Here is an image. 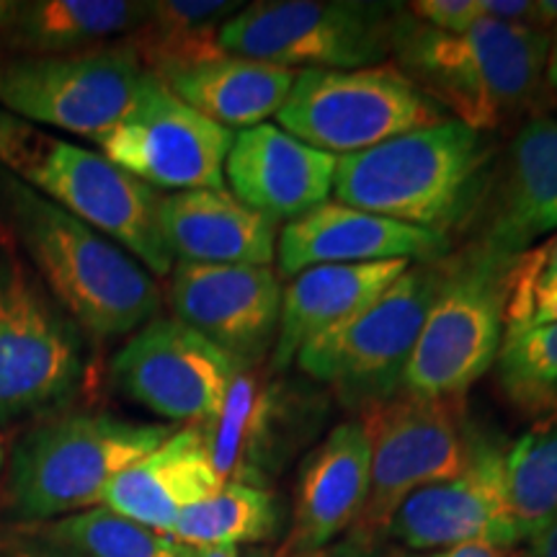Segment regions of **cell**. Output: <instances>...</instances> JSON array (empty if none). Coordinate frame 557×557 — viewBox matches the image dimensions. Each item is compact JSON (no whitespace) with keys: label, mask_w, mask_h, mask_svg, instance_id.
Wrapping results in <instances>:
<instances>
[{"label":"cell","mask_w":557,"mask_h":557,"mask_svg":"<svg viewBox=\"0 0 557 557\" xmlns=\"http://www.w3.org/2000/svg\"><path fill=\"white\" fill-rule=\"evenodd\" d=\"M37 529L75 549L81 557H197V549L178 542L173 534L135 524L103 506L39 524Z\"/></svg>","instance_id":"obj_30"},{"label":"cell","mask_w":557,"mask_h":557,"mask_svg":"<svg viewBox=\"0 0 557 557\" xmlns=\"http://www.w3.org/2000/svg\"><path fill=\"white\" fill-rule=\"evenodd\" d=\"M472 246L513 263L557 230V122L532 116L504 156L493 160L475 218Z\"/></svg>","instance_id":"obj_17"},{"label":"cell","mask_w":557,"mask_h":557,"mask_svg":"<svg viewBox=\"0 0 557 557\" xmlns=\"http://www.w3.org/2000/svg\"><path fill=\"white\" fill-rule=\"evenodd\" d=\"M158 225L173 261L207 267H269L276 225L230 191L160 194Z\"/></svg>","instance_id":"obj_22"},{"label":"cell","mask_w":557,"mask_h":557,"mask_svg":"<svg viewBox=\"0 0 557 557\" xmlns=\"http://www.w3.org/2000/svg\"><path fill=\"white\" fill-rule=\"evenodd\" d=\"M549 39L532 26L491 18H480L462 34H442L403 9L393 52L403 73L451 111V120L493 135L545 107Z\"/></svg>","instance_id":"obj_1"},{"label":"cell","mask_w":557,"mask_h":557,"mask_svg":"<svg viewBox=\"0 0 557 557\" xmlns=\"http://www.w3.org/2000/svg\"><path fill=\"white\" fill-rule=\"evenodd\" d=\"M511 263L478 246L449 256V271L431 305L400 393L418 398H465L493 369L504 344L506 274Z\"/></svg>","instance_id":"obj_9"},{"label":"cell","mask_w":557,"mask_h":557,"mask_svg":"<svg viewBox=\"0 0 557 557\" xmlns=\"http://www.w3.org/2000/svg\"><path fill=\"white\" fill-rule=\"evenodd\" d=\"M436 557H504V549L491 545H462L447 553H436Z\"/></svg>","instance_id":"obj_38"},{"label":"cell","mask_w":557,"mask_h":557,"mask_svg":"<svg viewBox=\"0 0 557 557\" xmlns=\"http://www.w3.org/2000/svg\"><path fill=\"white\" fill-rule=\"evenodd\" d=\"M197 557H243L240 547H205L197 549Z\"/></svg>","instance_id":"obj_40"},{"label":"cell","mask_w":557,"mask_h":557,"mask_svg":"<svg viewBox=\"0 0 557 557\" xmlns=\"http://www.w3.org/2000/svg\"><path fill=\"white\" fill-rule=\"evenodd\" d=\"M506 500L517 545L557 513V410L540 416L506 449Z\"/></svg>","instance_id":"obj_29"},{"label":"cell","mask_w":557,"mask_h":557,"mask_svg":"<svg viewBox=\"0 0 557 557\" xmlns=\"http://www.w3.org/2000/svg\"><path fill=\"white\" fill-rule=\"evenodd\" d=\"M406 11L442 34H462L483 18L480 0H416L406 5Z\"/></svg>","instance_id":"obj_33"},{"label":"cell","mask_w":557,"mask_h":557,"mask_svg":"<svg viewBox=\"0 0 557 557\" xmlns=\"http://www.w3.org/2000/svg\"><path fill=\"white\" fill-rule=\"evenodd\" d=\"M145 67L124 41L0 62V109L18 120L99 139L135 101Z\"/></svg>","instance_id":"obj_11"},{"label":"cell","mask_w":557,"mask_h":557,"mask_svg":"<svg viewBox=\"0 0 557 557\" xmlns=\"http://www.w3.org/2000/svg\"><path fill=\"white\" fill-rule=\"evenodd\" d=\"M557 323V233L508 267L504 338Z\"/></svg>","instance_id":"obj_32"},{"label":"cell","mask_w":557,"mask_h":557,"mask_svg":"<svg viewBox=\"0 0 557 557\" xmlns=\"http://www.w3.org/2000/svg\"><path fill=\"white\" fill-rule=\"evenodd\" d=\"M498 389L527 416L557 410V323L504 338L496 357Z\"/></svg>","instance_id":"obj_31"},{"label":"cell","mask_w":557,"mask_h":557,"mask_svg":"<svg viewBox=\"0 0 557 557\" xmlns=\"http://www.w3.org/2000/svg\"><path fill=\"white\" fill-rule=\"evenodd\" d=\"M447 271L449 256L410 263L369 308L310 341L297 367L361 410L395 398Z\"/></svg>","instance_id":"obj_6"},{"label":"cell","mask_w":557,"mask_h":557,"mask_svg":"<svg viewBox=\"0 0 557 557\" xmlns=\"http://www.w3.org/2000/svg\"><path fill=\"white\" fill-rule=\"evenodd\" d=\"M148 13V0H29L16 3L5 37L29 54L94 50L101 41L127 37Z\"/></svg>","instance_id":"obj_26"},{"label":"cell","mask_w":557,"mask_h":557,"mask_svg":"<svg viewBox=\"0 0 557 557\" xmlns=\"http://www.w3.org/2000/svg\"><path fill=\"white\" fill-rule=\"evenodd\" d=\"M0 165L114 240L150 274L171 276L176 261L158 225L160 194L101 152L47 135L0 109Z\"/></svg>","instance_id":"obj_5"},{"label":"cell","mask_w":557,"mask_h":557,"mask_svg":"<svg viewBox=\"0 0 557 557\" xmlns=\"http://www.w3.org/2000/svg\"><path fill=\"white\" fill-rule=\"evenodd\" d=\"M493 156L491 135L459 120L406 132L338 158V205L449 238L475 218Z\"/></svg>","instance_id":"obj_3"},{"label":"cell","mask_w":557,"mask_h":557,"mask_svg":"<svg viewBox=\"0 0 557 557\" xmlns=\"http://www.w3.org/2000/svg\"><path fill=\"white\" fill-rule=\"evenodd\" d=\"M3 470H5V442L3 436H0V478H3Z\"/></svg>","instance_id":"obj_42"},{"label":"cell","mask_w":557,"mask_h":557,"mask_svg":"<svg viewBox=\"0 0 557 557\" xmlns=\"http://www.w3.org/2000/svg\"><path fill=\"white\" fill-rule=\"evenodd\" d=\"M372 449L359 418L338 423L299 472L295 517L282 557H302L329 547L357 524L369 496Z\"/></svg>","instance_id":"obj_21"},{"label":"cell","mask_w":557,"mask_h":557,"mask_svg":"<svg viewBox=\"0 0 557 557\" xmlns=\"http://www.w3.org/2000/svg\"><path fill=\"white\" fill-rule=\"evenodd\" d=\"M302 557H395L387 549V540L367 537V534L351 532L344 542H336L333 547H323L318 553Z\"/></svg>","instance_id":"obj_35"},{"label":"cell","mask_w":557,"mask_h":557,"mask_svg":"<svg viewBox=\"0 0 557 557\" xmlns=\"http://www.w3.org/2000/svg\"><path fill=\"white\" fill-rule=\"evenodd\" d=\"M83 374L78 325L24 271L0 269V423L60 408Z\"/></svg>","instance_id":"obj_13"},{"label":"cell","mask_w":557,"mask_h":557,"mask_svg":"<svg viewBox=\"0 0 557 557\" xmlns=\"http://www.w3.org/2000/svg\"><path fill=\"white\" fill-rule=\"evenodd\" d=\"M480 9L483 18L534 29V0H480Z\"/></svg>","instance_id":"obj_36"},{"label":"cell","mask_w":557,"mask_h":557,"mask_svg":"<svg viewBox=\"0 0 557 557\" xmlns=\"http://www.w3.org/2000/svg\"><path fill=\"white\" fill-rule=\"evenodd\" d=\"M225 485L214 470L201 426H186L114 478L103 508L156 532L171 534L186 508Z\"/></svg>","instance_id":"obj_23"},{"label":"cell","mask_w":557,"mask_h":557,"mask_svg":"<svg viewBox=\"0 0 557 557\" xmlns=\"http://www.w3.org/2000/svg\"><path fill=\"white\" fill-rule=\"evenodd\" d=\"M173 434L169 423L67 413L26 431L5 459L0 524L39 527L103 506L114 478Z\"/></svg>","instance_id":"obj_4"},{"label":"cell","mask_w":557,"mask_h":557,"mask_svg":"<svg viewBox=\"0 0 557 557\" xmlns=\"http://www.w3.org/2000/svg\"><path fill=\"white\" fill-rule=\"evenodd\" d=\"M416 261L329 263L297 274L282 289L278 331L271 346V369L287 372L310 341L346 323L377 299Z\"/></svg>","instance_id":"obj_24"},{"label":"cell","mask_w":557,"mask_h":557,"mask_svg":"<svg viewBox=\"0 0 557 557\" xmlns=\"http://www.w3.org/2000/svg\"><path fill=\"white\" fill-rule=\"evenodd\" d=\"M240 364L178 318H152L116 351L114 385L129 400L189 426L220 416Z\"/></svg>","instance_id":"obj_14"},{"label":"cell","mask_w":557,"mask_h":557,"mask_svg":"<svg viewBox=\"0 0 557 557\" xmlns=\"http://www.w3.org/2000/svg\"><path fill=\"white\" fill-rule=\"evenodd\" d=\"M372 449L369 496L354 532L385 540V527L418 487L442 483L468 468L478 431L462 398H418L398 393L361 410Z\"/></svg>","instance_id":"obj_10"},{"label":"cell","mask_w":557,"mask_h":557,"mask_svg":"<svg viewBox=\"0 0 557 557\" xmlns=\"http://www.w3.org/2000/svg\"><path fill=\"white\" fill-rule=\"evenodd\" d=\"M385 540L410 553H447L462 545L517 547L506 500V447L478 434L459 475L418 487L385 527Z\"/></svg>","instance_id":"obj_15"},{"label":"cell","mask_w":557,"mask_h":557,"mask_svg":"<svg viewBox=\"0 0 557 557\" xmlns=\"http://www.w3.org/2000/svg\"><path fill=\"white\" fill-rule=\"evenodd\" d=\"M315 403L274 380V369L243 367L205 436L222 483L267 487L312 426Z\"/></svg>","instance_id":"obj_16"},{"label":"cell","mask_w":557,"mask_h":557,"mask_svg":"<svg viewBox=\"0 0 557 557\" xmlns=\"http://www.w3.org/2000/svg\"><path fill=\"white\" fill-rule=\"evenodd\" d=\"M545 78L547 86L557 94V32L549 39V52H547V67H545Z\"/></svg>","instance_id":"obj_39"},{"label":"cell","mask_w":557,"mask_h":557,"mask_svg":"<svg viewBox=\"0 0 557 557\" xmlns=\"http://www.w3.org/2000/svg\"><path fill=\"white\" fill-rule=\"evenodd\" d=\"M282 527V504L269 487L225 483L181 513L173 537L194 549L259 545Z\"/></svg>","instance_id":"obj_28"},{"label":"cell","mask_w":557,"mask_h":557,"mask_svg":"<svg viewBox=\"0 0 557 557\" xmlns=\"http://www.w3.org/2000/svg\"><path fill=\"white\" fill-rule=\"evenodd\" d=\"M406 5L372 0H259L220 29V50L287 70L385 65Z\"/></svg>","instance_id":"obj_7"},{"label":"cell","mask_w":557,"mask_h":557,"mask_svg":"<svg viewBox=\"0 0 557 557\" xmlns=\"http://www.w3.org/2000/svg\"><path fill=\"white\" fill-rule=\"evenodd\" d=\"M0 557H81L62 542L41 534L37 527L0 524Z\"/></svg>","instance_id":"obj_34"},{"label":"cell","mask_w":557,"mask_h":557,"mask_svg":"<svg viewBox=\"0 0 557 557\" xmlns=\"http://www.w3.org/2000/svg\"><path fill=\"white\" fill-rule=\"evenodd\" d=\"M282 282L271 267L181 263L171 271V308L240 367L263 364L278 331Z\"/></svg>","instance_id":"obj_18"},{"label":"cell","mask_w":557,"mask_h":557,"mask_svg":"<svg viewBox=\"0 0 557 557\" xmlns=\"http://www.w3.org/2000/svg\"><path fill=\"white\" fill-rule=\"evenodd\" d=\"M534 29L549 37L557 32V0H534Z\"/></svg>","instance_id":"obj_37"},{"label":"cell","mask_w":557,"mask_h":557,"mask_svg":"<svg viewBox=\"0 0 557 557\" xmlns=\"http://www.w3.org/2000/svg\"><path fill=\"white\" fill-rule=\"evenodd\" d=\"M447 248L449 238L431 230L325 201L284 225L276 240V261L282 274L297 276L329 263L434 261L447 256Z\"/></svg>","instance_id":"obj_20"},{"label":"cell","mask_w":557,"mask_h":557,"mask_svg":"<svg viewBox=\"0 0 557 557\" xmlns=\"http://www.w3.org/2000/svg\"><path fill=\"white\" fill-rule=\"evenodd\" d=\"M240 9L243 3L230 0H150L148 13L124 45L148 73L169 78L176 70L225 54L218 41L220 29Z\"/></svg>","instance_id":"obj_27"},{"label":"cell","mask_w":557,"mask_h":557,"mask_svg":"<svg viewBox=\"0 0 557 557\" xmlns=\"http://www.w3.org/2000/svg\"><path fill=\"white\" fill-rule=\"evenodd\" d=\"M338 158L299 143L274 124L235 132L225 160V186L269 222H292L325 205Z\"/></svg>","instance_id":"obj_19"},{"label":"cell","mask_w":557,"mask_h":557,"mask_svg":"<svg viewBox=\"0 0 557 557\" xmlns=\"http://www.w3.org/2000/svg\"><path fill=\"white\" fill-rule=\"evenodd\" d=\"M400 557H436V553H408V555H400Z\"/></svg>","instance_id":"obj_43"},{"label":"cell","mask_w":557,"mask_h":557,"mask_svg":"<svg viewBox=\"0 0 557 557\" xmlns=\"http://www.w3.org/2000/svg\"><path fill=\"white\" fill-rule=\"evenodd\" d=\"M295 78L297 70L220 54L160 81L207 120L227 129H248L278 114Z\"/></svg>","instance_id":"obj_25"},{"label":"cell","mask_w":557,"mask_h":557,"mask_svg":"<svg viewBox=\"0 0 557 557\" xmlns=\"http://www.w3.org/2000/svg\"><path fill=\"white\" fill-rule=\"evenodd\" d=\"M13 11H16V0H0V32L11 24Z\"/></svg>","instance_id":"obj_41"},{"label":"cell","mask_w":557,"mask_h":557,"mask_svg":"<svg viewBox=\"0 0 557 557\" xmlns=\"http://www.w3.org/2000/svg\"><path fill=\"white\" fill-rule=\"evenodd\" d=\"M0 218L29 253L58 305L88 336H127L158 315L163 297L143 263L3 165Z\"/></svg>","instance_id":"obj_2"},{"label":"cell","mask_w":557,"mask_h":557,"mask_svg":"<svg viewBox=\"0 0 557 557\" xmlns=\"http://www.w3.org/2000/svg\"><path fill=\"white\" fill-rule=\"evenodd\" d=\"M235 132L178 99L158 75L145 78L127 114L94 139L101 156L150 189H225V160Z\"/></svg>","instance_id":"obj_12"},{"label":"cell","mask_w":557,"mask_h":557,"mask_svg":"<svg viewBox=\"0 0 557 557\" xmlns=\"http://www.w3.org/2000/svg\"><path fill=\"white\" fill-rule=\"evenodd\" d=\"M276 120L299 143L344 158L449 116L398 65H374L297 70Z\"/></svg>","instance_id":"obj_8"}]
</instances>
